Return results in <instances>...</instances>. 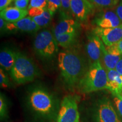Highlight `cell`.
Wrapping results in <instances>:
<instances>
[{
	"instance_id": "1",
	"label": "cell",
	"mask_w": 122,
	"mask_h": 122,
	"mask_svg": "<svg viewBox=\"0 0 122 122\" xmlns=\"http://www.w3.org/2000/svg\"><path fill=\"white\" fill-rule=\"evenodd\" d=\"M58 62L61 76L70 87L77 84L86 72L84 61L75 51L66 50L61 51L58 56Z\"/></svg>"
},
{
	"instance_id": "2",
	"label": "cell",
	"mask_w": 122,
	"mask_h": 122,
	"mask_svg": "<svg viewBox=\"0 0 122 122\" xmlns=\"http://www.w3.org/2000/svg\"><path fill=\"white\" fill-rule=\"evenodd\" d=\"M107 74L100 62L92 63L79 83L77 88L82 93L107 89Z\"/></svg>"
},
{
	"instance_id": "3",
	"label": "cell",
	"mask_w": 122,
	"mask_h": 122,
	"mask_svg": "<svg viewBox=\"0 0 122 122\" xmlns=\"http://www.w3.org/2000/svg\"><path fill=\"white\" fill-rule=\"evenodd\" d=\"M10 74L16 83L24 84L34 80L38 75V70L31 59L25 55L18 52Z\"/></svg>"
},
{
	"instance_id": "4",
	"label": "cell",
	"mask_w": 122,
	"mask_h": 122,
	"mask_svg": "<svg viewBox=\"0 0 122 122\" xmlns=\"http://www.w3.org/2000/svg\"><path fill=\"white\" fill-rule=\"evenodd\" d=\"M34 50L40 57L51 58L58 51V44L54 36L48 30L40 32L35 38Z\"/></svg>"
},
{
	"instance_id": "5",
	"label": "cell",
	"mask_w": 122,
	"mask_h": 122,
	"mask_svg": "<svg viewBox=\"0 0 122 122\" xmlns=\"http://www.w3.org/2000/svg\"><path fill=\"white\" fill-rule=\"evenodd\" d=\"M80 115L77 100L72 96H66L62 100L57 122H79Z\"/></svg>"
},
{
	"instance_id": "6",
	"label": "cell",
	"mask_w": 122,
	"mask_h": 122,
	"mask_svg": "<svg viewBox=\"0 0 122 122\" xmlns=\"http://www.w3.org/2000/svg\"><path fill=\"white\" fill-rule=\"evenodd\" d=\"M30 102L32 109L40 114L47 115L53 111V99L48 93L42 89H36L31 93Z\"/></svg>"
},
{
	"instance_id": "7",
	"label": "cell",
	"mask_w": 122,
	"mask_h": 122,
	"mask_svg": "<svg viewBox=\"0 0 122 122\" xmlns=\"http://www.w3.org/2000/svg\"><path fill=\"white\" fill-rule=\"evenodd\" d=\"M93 33L107 46L115 45L122 40V24L115 28H103L97 27L93 30Z\"/></svg>"
},
{
	"instance_id": "8",
	"label": "cell",
	"mask_w": 122,
	"mask_h": 122,
	"mask_svg": "<svg viewBox=\"0 0 122 122\" xmlns=\"http://www.w3.org/2000/svg\"><path fill=\"white\" fill-rule=\"evenodd\" d=\"M104 47L105 45L102 41L94 33L88 36L86 49L92 63L97 62H101Z\"/></svg>"
},
{
	"instance_id": "9",
	"label": "cell",
	"mask_w": 122,
	"mask_h": 122,
	"mask_svg": "<svg viewBox=\"0 0 122 122\" xmlns=\"http://www.w3.org/2000/svg\"><path fill=\"white\" fill-rule=\"evenodd\" d=\"M94 6L89 0H71V13L81 21L87 19L93 11Z\"/></svg>"
},
{
	"instance_id": "10",
	"label": "cell",
	"mask_w": 122,
	"mask_h": 122,
	"mask_svg": "<svg viewBox=\"0 0 122 122\" xmlns=\"http://www.w3.org/2000/svg\"><path fill=\"white\" fill-rule=\"evenodd\" d=\"M122 58V54L119 50L117 44L105 46L103 48L102 65L106 71L115 69L118 62Z\"/></svg>"
},
{
	"instance_id": "11",
	"label": "cell",
	"mask_w": 122,
	"mask_h": 122,
	"mask_svg": "<svg viewBox=\"0 0 122 122\" xmlns=\"http://www.w3.org/2000/svg\"><path fill=\"white\" fill-rule=\"evenodd\" d=\"M98 122H122L109 101H102L97 111Z\"/></svg>"
},
{
	"instance_id": "12",
	"label": "cell",
	"mask_w": 122,
	"mask_h": 122,
	"mask_svg": "<svg viewBox=\"0 0 122 122\" xmlns=\"http://www.w3.org/2000/svg\"><path fill=\"white\" fill-rule=\"evenodd\" d=\"M94 22L98 27L103 28H115L122 24L116 12L112 10H106L96 16Z\"/></svg>"
},
{
	"instance_id": "13",
	"label": "cell",
	"mask_w": 122,
	"mask_h": 122,
	"mask_svg": "<svg viewBox=\"0 0 122 122\" xmlns=\"http://www.w3.org/2000/svg\"><path fill=\"white\" fill-rule=\"evenodd\" d=\"M41 28L33 20V18L26 16L16 22H7L6 30H18L27 32H36Z\"/></svg>"
},
{
	"instance_id": "14",
	"label": "cell",
	"mask_w": 122,
	"mask_h": 122,
	"mask_svg": "<svg viewBox=\"0 0 122 122\" xmlns=\"http://www.w3.org/2000/svg\"><path fill=\"white\" fill-rule=\"evenodd\" d=\"M107 89L109 90L114 96L122 94V76L115 69L107 71Z\"/></svg>"
},
{
	"instance_id": "15",
	"label": "cell",
	"mask_w": 122,
	"mask_h": 122,
	"mask_svg": "<svg viewBox=\"0 0 122 122\" xmlns=\"http://www.w3.org/2000/svg\"><path fill=\"white\" fill-rule=\"evenodd\" d=\"M28 14L27 9H20L15 7H7L1 11V17L9 23L16 22Z\"/></svg>"
},
{
	"instance_id": "16",
	"label": "cell",
	"mask_w": 122,
	"mask_h": 122,
	"mask_svg": "<svg viewBox=\"0 0 122 122\" xmlns=\"http://www.w3.org/2000/svg\"><path fill=\"white\" fill-rule=\"evenodd\" d=\"M79 27L78 23L74 19L66 18L61 20L55 27L54 30V37L66 33L77 32Z\"/></svg>"
},
{
	"instance_id": "17",
	"label": "cell",
	"mask_w": 122,
	"mask_h": 122,
	"mask_svg": "<svg viewBox=\"0 0 122 122\" xmlns=\"http://www.w3.org/2000/svg\"><path fill=\"white\" fill-rule=\"evenodd\" d=\"M16 53L9 48L1 50L0 52V65L6 71H11L16 60Z\"/></svg>"
},
{
	"instance_id": "18",
	"label": "cell",
	"mask_w": 122,
	"mask_h": 122,
	"mask_svg": "<svg viewBox=\"0 0 122 122\" xmlns=\"http://www.w3.org/2000/svg\"><path fill=\"white\" fill-rule=\"evenodd\" d=\"M77 32H75L59 35L55 37V38L58 45L63 48H67L75 43L77 39Z\"/></svg>"
},
{
	"instance_id": "19",
	"label": "cell",
	"mask_w": 122,
	"mask_h": 122,
	"mask_svg": "<svg viewBox=\"0 0 122 122\" xmlns=\"http://www.w3.org/2000/svg\"><path fill=\"white\" fill-rule=\"evenodd\" d=\"M51 15L50 14L48 9H46L43 13L39 16L33 17V20L40 27H45L49 23L51 20Z\"/></svg>"
},
{
	"instance_id": "20",
	"label": "cell",
	"mask_w": 122,
	"mask_h": 122,
	"mask_svg": "<svg viewBox=\"0 0 122 122\" xmlns=\"http://www.w3.org/2000/svg\"><path fill=\"white\" fill-rule=\"evenodd\" d=\"M94 6L101 9L112 8L118 5L119 0H90Z\"/></svg>"
},
{
	"instance_id": "21",
	"label": "cell",
	"mask_w": 122,
	"mask_h": 122,
	"mask_svg": "<svg viewBox=\"0 0 122 122\" xmlns=\"http://www.w3.org/2000/svg\"><path fill=\"white\" fill-rule=\"evenodd\" d=\"M61 7H62L61 0H47V9L51 16H53Z\"/></svg>"
},
{
	"instance_id": "22",
	"label": "cell",
	"mask_w": 122,
	"mask_h": 122,
	"mask_svg": "<svg viewBox=\"0 0 122 122\" xmlns=\"http://www.w3.org/2000/svg\"><path fill=\"white\" fill-rule=\"evenodd\" d=\"M47 6V0H30L28 9L31 8L46 9Z\"/></svg>"
},
{
	"instance_id": "23",
	"label": "cell",
	"mask_w": 122,
	"mask_h": 122,
	"mask_svg": "<svg viewBox=\"0 0 122 122\" xmlns=\"http://www.w3.org/2000/svg\"><path fill=\"white\" fill-rule=\"evenodd\" d=\"M0 85L2 88H7L9 86V80L8 77L5 74L2 68L0 69Z\"/></svg>"
},
{
	"instance_id": "24",
	"label": "cell",
	"mask_w": 122,
	"mask_h": 122,
	"mask_svg": "<svg viewBox=\"0 0 122 122\" xmlns=\"http://www.w3.org/2000/svg\"><path fill=\"white\" fill-rule=\"evenodd\" d=\"M62 3V8L63 11L64 15H67L71 13V0H61Z\"/></svg>"
},
{
	"instance_id": "25",
	"label": "cell",
	"mask_w": 122,
	"mask_h": 122,
	"mask_svg": "<svg viewBox=\"0 0 122 122\" xmlns=\"http://www.w3.org/2000/svg\"><path fill=\"white\" fill-rule=\"evenodd\" d=\"M7 114V105L3 98L2 94L0 96V116L1 119L4 118Z\"/></svg>"
},
{
	"instance_id": "26",
	"label": "cell",
	"mask_w": 122,
	"mask_h": 122,
	"mask_svg": "<svg viewBox=\"0 0 122 122\" xmlns=\"http://www.w3.org/2000/svg\"><path fill=\"white\" fill-rule=\"evenodd\" d=\"M114 102L118 112L122 117V96L121 94L114 96Z\"/></svg>"
},
{
	"instance_id": "27",
	"label": "cell",
	"mask_w": 122,
	"mask_h": 122,
	"mask_svg": "<svg viewBox=\"0 0 122 122\" xmlns=\"http://www.w3.org/2000/svg\"><path fill=\"white\" fill-rule=\"evenodd\" d=\"M45 10L46 9L31 8L28 9V14L30 17H35V16L41 15Z\"/></svg>"
},
{
	"instance_id": "28",
	"label": "cell",
	"mask_w": 122,
	"mask_h": 122,
	"mask_svg": "<svg viewBox=\"0 0 122 122\" xmlns=\"http://www.w3.org/2000/svg\"><path fill=\"white\" fill-rule=\"evenodd\" d=\"M15 7L20 9H26L29 3V0H14Z\"/></svg>"
},
{
	"instance_id": "29",
	"label": "cell",
	"mask_w": 122,
	"mask_h": 122,
	"mask_svg": "<svg viewBox=\"0 0 122 122\" xmlns=\"http://www.w3.org/2000/svg\"><path fill=\"white\" fill-rule=\"evenodd\" d=\"M14 0H0V10L1 11L7 8V6Z\"/></svg>"
},
{
	"instance_id": "30",
	"label": "cell",
	"mask_w": 122,
	"mask_h": 122,
	"mask_svg": "<svg viewBox=\"0 0 122 122\" xmlns=\"http://www.w3.org/2000/svg\"><path fill=\"white\" fill-rule=\"evenodd\" d=\"M115 12L117 15L118 16L121 22H122V1H121L119 4H118L115 9Z\"/></svg>"
},
{
	"instance_id": "31",
	"label": "cell",
	"mask_w": 122,
	"mask_h": 122,
	"mask_svg": "<svg viewBox=\"0 0 122 122\" xmlns=\"http://www.w3.org/2000/svg\"><path fill=\"white\" fill-rule=\"evenodd\" d=\"M115 70L119 74H120L122 76V58L118 62L117 66H116Z\"/></svg>"
},
{
	"instance_id": "32",
	"label": "cell",
	"mask_w": 122,
	"mask_h": 122,
	"mask_svg": "<svg viewBox=\"0 0 122 122\" xmlns=\"http://www.w3.org/2000/svg\"><path fill=\"white\" fill-rule=\"evenodd\" d=\"M7 22L3 19L2 18H0V28H1V30H4L5 29L6 30V26H7Z\"/></svg>"
},
{
	"instance_id": "33",
	"label": "cell",
	"mask_w": 122,
	"mask_h": 122,
	"mask_svg": "<svg viewBox=\"0 0 122 122\" xmlns=\"http://www.w3.org/2000/svg\"><path fill=\"white\" fill-rule=\"evenodd\" d=\"M117 47H118L119 50L120 51V53L122 54V40H121L119 42H118V43L117 44Z\"/></svg>"
},
{
	"instance_id": "34",
	"label": "cell",
	"mask_w": 122,
	"mask_h": 122,
	"mask_svg": "<svg viewBox=\"0 0 122 122\" xmlns=\"http://www.w3.org/2000/svg\"></svg>"
}]
</instances>
